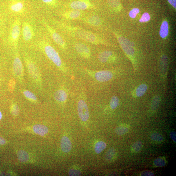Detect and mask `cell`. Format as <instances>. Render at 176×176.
I'll return each mask as SVG.
<instances>
[{
	"label": "cell",
	"instance_id": "cell-1",
	"mask_svg": "<svg viewBox=\"0 0 176 176\" xmlns=\"http://www.w3.org/2000/svg\"><path fill=\"white\" fill-rule=\"evenodd\" d=\"M60 26L68 35L81 40L97 45L104 44L96 34L79 27L73 26L64 23H60Z\"/></svg>",
	"mask_w": 176,
	"mask_h": 176
},
{
	"label": "cell",
	"instance_id": "cell-2",
	"mask_svg": "<svg viewBox=\"0 0 176 176\" xmlns=\"http://www.w3.org/2000/svg\"><path fill=\"white\" fill-rule=\"evenodd\" d=\"M44 50L49 59L60 69L66 72V69L58 53L52 46L47 42L44 45Z\"/></svg>",
	"mask_w": 176,
	"mask_h": 176
},
{
	"label": "cell",
	"instance_id": "cell-3",
	"mask_svg": "<svg viewBox=\"0 0 176 176\" xmlns=\"http://www.w3.org/2000/svg\"><path fill=\"white\" fill-rule=\"evenodd\" d=\"M82 70L94 80L100 82H105L111 80L114 77L113 72L108 70L92 71L86 68Z\"/></svg>",
	"mask_w": 176,
	"mask_h": 176
},
{
	"label": "cell",
	"instance_id": "cell-4",
	"mask_svg": "<svg viewBox=\"0 0 176 176\" xmlns=\"http://www.w3.org/2000/svg\"><path fill=\"white\" fill-rule=\"evenodd\" d=\"M79 97V99L77 105L78 115L82 121L86 122L89 119L90 114L86 102L85 92H82Z\"/></svg>",
	"mask_w": 176,
	"mask_h": 176
},
{
	"label": "cell",
	"instance_id": "cell-5",
	"mask_svg": "<svg viewBox=\"0 0 176 176\" xmlns=\"http://www.w3.org/2000/svg\"><path fill=\"white\" fill-rule=\"evenodd\" d=\"M68 7L72 9L82 11L96 9V7L90 0H75L69 3Z\"/></svg>",
	"mask_w": 176,
	"mask_h": 176
},
{
	"label": "cell",
	"instance_id": "cell-6",
	"mask_svg": "<svg viewBox=\"0 0 176 176\" xmlns=\"http://www.w3.org/2000/svg\"><path fill=\"white\" fill-rule=\"evenodd\" d=\"M45 25L53 40L57 45L63 50H65L67 47L66 43L60 34L46 22L45 23Z\"/></svg>",
	"mask_w": 176,
	"mask_h": 176
},
{
	"label": "cell",
	"instance_id": "cell-7",
	"mask_svg": "<svg viewBox=\"0 0 176 176\" xmlns=\"http://www.w3.org/2000/svg\"><path fill=\"white\" fill-rule=\"evenodd\" d=\"M20 33V22L16 20L13 24L9 36V41L15 46L17 45Z\"/></svg>",
	"mask_w": 176,
	"mask_h": 176
},
{
	"label": "cell",
	"instance_id": "cell-8",
	"mask_svg": "<svg viewBox=\"0 0 176 176\" xmlns=\"http://www.w3.org/2000/svg\"><path fill=\"white\" fill-rule=\"evenodd\" d=\"M74 47L78 54L83 58L89 59L91 58V51L90 48L86 44L78 42L75 43Z\"/></svg>",
	"mask_w": 176,
	"mask_h": 176
},
{
	"label": "cell",
	"instance_id": "cell-9",
	"mask_svg": "<svg viewBox=\"0 0 176 176\" xmlns=\"http://www.w3.org/2000/svg\"><path fill=\"white\" fill-rule=\"evenodd\" d=\"M84 11L72 9L70 10L64 12L62 13V17L68 20H75L81 19L84 16Z\"/></svg>",
	"mask_w": 176,
	"mask_h": 176
},
{
	"label": "cell",
	"instance_id": "cell-10",
	"mask_svg": "<svg viewBox=\"0 0 176 176\" xmlns=\"http://www.w3.org/2000/svg\"><path fill=\"white\" fill-rule=\"evenodd\" d=\"M81 20L88 25L94 28H99L102 24L101 19L96 14H90L84 16Z\"/></svg>",
	"mask_w": 176,
	"mask_h": 176
},
{
	"label": "cell",
	"instance_id": "cell-11",
	"mask_svg": "<svg viewBox=\"0 0 176 176\" xmlns=\"http://www.w3.org/2000/svg\"><path fill=\"white\" fill-rule=\"evenodd\" d=\"M13 71L15 75L17 78H21L24 75L23 65L18 53L15 58L13 63Z\"/></svg>",
	"mask_w": 176,
	"mask_h": 176
},
{
	"label": "cell",
	"instance_id": "cell-12",
	"mask_svg": "<svg viewBox=\"0 0 176 176\" xmlns=\"http://www.w3.org/2000/svg\"><path fill=\"white\" fill-rule=\"evenodd\" d=\"M99 61L102 63H106L114 60L113 52L110 51H105L100 52L97 56Z\"/></svg>",
	"mask_w": 176,
	"mask_h": 176
},
{
	"label": "cell",
	"instance_id": "cell-13",
	"mask_svg": "<svg viewBox=\"0 0 176 176\" xmlns=\"http://www.w3.org/2000/svg\"><path fill=\"white\" fill-rule=\"evenodd\" d=\"M118 40L121 46L127 54L132 56L134 55V51L129 42L125 41L124 38L121 37H118Z\"/></svg>",
	"mask_w": 176,
	"mask_h": 176
},
{
	"label": "cell",
	"instance_id": "cell-14",
	"mask_svg": "<svg viewBox=\"0 0 176 176\" xmlns=\"http://www.w3.org/2000/svg\"><path fill=\"white\" fill-rule=\"evenodd\" d=\"M53 97L57 101L61 103L64 102L68 99V91L65 88H61L55 92Z\"/></svg>",
	"mask_w": 176,
	"mask_h": 176
},
{
	"label": "cell",
	"instance_id": "cell-15",
	"mask_svg": "<svg viewBox=\"0 0 176 176\" xmlns=\"http://www.w3.org/2000/svg\"><path fill=\"white\" fill-rule=\"evenodd\" d=\"M23 35L24 41H28L31 40L33 35L32 29L28 23L24 22L23 25Z\"/></svg>",
	"mask_w": 176,
	"mask_h": 176
},
{
	"label": "cell",
	"instance_id": "cell-16",
	"mask_svg": "<svg viewBox=\"0 0 176 176\" xmlns=\"http://www.w3.org/2000/svg\"><path fill=\"white\" fill-rule=\"evenodd\" d=\"M27 65L29 72L33 79L37 80L40 79V73L36 66L33 62L28 61H27Z\"/></svg>",
	"mask_w": 176,
	"mask_h": 176
},
{
	"label": "cell",
	"instance_id": "cell-17",
	"mask_svg": "<svg viewBox=\"0 0 176 176\" xmlns=\"http://www.w3.org/2000/svg\"><path fill=\"white\" fill-rule=\"evenodd\" d=\"M61 148L62 151L65 153L69 152L72 148L70 140L66 136H64L61 141Z\"/></svg>",
	"mask_w": 176,
	"mask_h": 176
},
{
	"label": "cell",
	"instance_id": "cell-18",
	"mask_svg": "<svg viewBox=\"0 0 176 176\" xmlns=\"http://www.w3.org/2000/svg\"><path fill=\"white\" fill-rule=\"evenodd\" d=\"M34 133L41 136H43L48 132V129L46 127L42 125H36L33 127Z\"/></svg>",
	"mask_w": 176,
	"mask_h": 176
},
{
	"label": "cell",
	"instance_id": "cell-19",
	"mask_svg": "<svg viewBox=\"0 0 176 176\" xmlns=\"http://www.w3.org/2000/svg\"><path fill=\"white\" fill-rule=\"evenodd\" d=\"M167 58L166 56H163L161 59L160 62V72L161 75L164 76L167 72Z\"/></svg>",
	"mask_w": 176,
	"mask_h": 176
},
{
	"label": "cell",
	"instance_id": "cell-20",
	"mask_svg": "<svg viewBox=\"0 0 176 176\" xmlns=\"http://www.w3.org/2000/svg\"><path fill=\"white\" fill-rule=\"evenodd\" d=\"M24 8L23 3L20 2L12 3L9 6V8L13 12L20 13L23 10Z\"/></svg>",
	"mask_w": 176,
	"mask_h": 176
},
{
	"label": "cell",
	"instance_id": "cell-21",
	"mask_svg": "<svg viewBox=\"0 0 176 176\" xmlns=\"http://www.w3.org/2000/svg\"><path fill=\"white\" fill-rule=\"evenodd\" d=\"M169 33V25L167 21H164L160 27V35L161 38H164L167 36Z\"/></svg>",
	"mask_w": 176,
	"mask_h": 176
},
{
	"label": "cell",
	"instance_id": "cell-22",
	"mask_svg": "<svg viewBox=\"0 0 176 176\" xmlns=\"http://www.w3.org/2000/svg\"><path fill=\"white\" fill-rule=\"evenodd\" d=\"M148 87L145 84H142L139 86L136 90L135 94L137 97H141L144 95L147 90Z\"/></svg>",
	"mask_w": 176,
	"mask_h": 176
},
{
	"label": "cell",
	"instance_id": "cell-23",
	"mask_svg": "<svg viewBox=\"0 0 176 176\" xmlns=\"http://www.w3.org/2000/svg\"><path fill=\"white\" fill-rule=\"evenodd\" d=\"M122 125L117 127L115 130L116 134L118 135L122 136L128 133L129 129L128 125Z\"/></svg>",
	"mask_w": 176,
	"mask_h": 176
},
{
	"label": "cell",
	"instance_id": "cell-24",
	"mask_svg": "<svg viewBox=\"0 0 176 176\" xmlns=\"http://www.w3.org/2000/svg\"><path fill=\"white\" fill-rule=\"evenodd\" d=\"M160 101V97L159 96H156L154 97L152 101L150 107V109L152 112H155L158 108Z\"/></svg>",
	"mask_w": 176,
	"mask_h": 176
},
{
	"label": "cell",
	"instance_id": "cell-25",
	"mask_svg": "<svg viewBox=\"0 0 176 176\" xmlns=\"http://www.w3.org/2000/svg\"><path fill=\"white\" fill-rule=\"evenodd\" d=\"M116 154V151L115 148H111L109 149L106 153L105 160L107 161L110 162L115 157Z\"/></svg>",
	"mask_w": 176,
	"mask_h": 176
},
{
	"label": "cell",
	"instance_id": "cell-26",
	"mask_svg": "<svg viewBox=\"0 0 176 176\" xmlns=\"http://www.w3.org/2000/svg\"><path fill=\"white\" fill-rule=\"evenodd\" d=\"M17 156L19 160L22 162H26L29 159V155L25 151L20 150L17 153Z\"/></svg>",
	"mask_w": 176,
	"mask_h": 176
},
{
	"label": "cell",
	"instance_id": "cell-27",
	"mask_svg": "<svg viewBox=\"0 0 176 176\" xmlns=\"http://www.w3.org/2000/svg\"><path fill=\"white\" fill-rule=\"evenodd\" d=\"M143 144L141 141H136L131 146V151L134 153H138L141 150Z\"/></svg>",
	"mask_w": 176,
	"mask_h": 176
},
{
	"label": "cell",
	"instance_id": "cell-28",
	"mask_svg": "<svg viewBox=\"0 0 176 176\" xmlns=\"http://www.w3.org/2000/svg\"><path fill=\"white\" fill-rule=\"evenodd\" d=\"M106 144L104 141H100L98 142L95 145V150L97 154L101 153L106 148Z\"/></svg>",
	"mask_w": 176,
	"mask_h": 176
},
{
	"label": "cell",
	"instance_id": "cell-29",
	"mask_svg": "<svg viewBox=\"0 0 176 176\" xmlns=\"http://www.w3.org/2000/svg\"><path fill=\"white\" fill-rule=\"evenodd\" d=\"M119 99L118 97L116 96H112L111 99L110 106L112 109H116L119 105Z\"/></svg>",
	"mask_w": 176,
	"mask_h": 176
},
{
	"label": "cell",
	"instance_id": "cell-30",
	"mask_svg": "<svg viewBox=\"0 0 176 176\" xmlns=\"http://www.w3.org/2000/svg\"><path fill=\"white\" fill-rule=\"evenodd\" d=\"M23 94L28 99L32 101H36L37 98L36 95L32 92L28 90H24Z\"/></svg>",
	"mask_w": 176,
	"mask_h": 176
},
{
	"label": "cell",
	"instance_id": "cell-31",
	"mask_svg": "<svg viewBox=\"0 0 176 176\" xmlns=\"http://www.w3.org/2000/svg\"><path fill=\"white\" fill-rule=\"evenodd\" d=\"M166 164L165 159L162 158H159L155 159L154 161V164L156 167H163Z\"/></svg>",
	"mask_w": 176,
	"mask_h": 176
},
{
	"label": "cell",
	"instance_id": "cell-32",
	"mask_svg": "<svg viewBox=\"0 0 176 176\" xmlns=\"http://www.w3.org/2000/svg\"><path fill=\"white\" fill-rule=\"evenodd\" d=\"M151 138L152 140L156 142H160L163 140V136L158 133H155L152 134Z\"/></svg>",
	"mask_w": 176,
	"mask_h": 176
},
{
	"label": "cell",
	"instance_id": "cell-33",
	"mask_svg": "<svg viewBox=\"0 0 176 176\" xmlns=\"http://www.w3.org/2000/svg\"><path fill=\"white\" fill-rule=\"evenodd\" d=\"M150 19L149 14L148 13H145L142 16L141 18L139 20V22L141 23L147 22Z\"/></svg>",
	"mask_w": 176,
	"mask_h": 176
},
{
	"label": "cell",
	"instance_id": "cell-34",
	"mask_svg": "<svg viewBox=\"0 0 176 176\" xmlns=\"http://www.w3.org/2000/svg\"><path fill=\"white\" fill-rule=\"evenodd\" d=\"M140 12V10L138 8H134L132 9L129 13L130 16L132 18H135Z\"/></svg>",
	"mask_w": 176,
	"mask_h": 176
},
{
	"label": "cell",
	"instance_id": "cell-35",
	"mask_svg": "<svg viewBox=\"0 0 176 176\" xmlns=\"http://www.w3.org/2000/svg\"><path fill=\"white\" fill-rule=\"evenodd\" d=\"M11 112L12 114L15 116H17L19 113L18 107L16 105H13L11 108Z\"/></svg>",
	"mask_w": 176,
	"mask_h": 176
},
{
	"label": "cell",
	"instance_id": "cell-36",
	"mask_svg": "<svg viewBox=\"0 0 176 176\" xmlns=\"http://www.w3.org/2000/svg\"><path fill=\"white\" fill-rule=\"evenodd\" d=\"M70 176H79L81 174V171L76 169H71L68 172Z\"/></svg>",
	"mask_w": 176,
	"mask_h": 176
},
{
	"label": "cell",
	"instance_id": "cell-37",
	"mask_svg": "<svg viewBox=\"0 0 176 176\" xmlns=\"http://www.w3.org/2000/svg\"><path fill=\"white\" fill-rule=\"evenodd\" d=\"M41 1L43 3L51 6H54L56 2V0H41Z\"/></svg>",
	"mask_w": 176,
	"mask_h": 176
},
{
	"label": "cell",
	"instance_id": "cell-38",
	"mask_svg": "<svg viewBox=\"0 0 176 176\" xmlns=\"http://www.w3.org/2000/svg\"><path fill=\"white\" fill-rule=\"evenodd\" d=\"M141 176H154V174L150 171L145 170L141 172Z\"/></svg>",
	"mask_w": 176,
	"mask_h": 176
},
{
	"label": "cell",
	"instance_id": "cell-39",
	"mask_svg": "<svg viewBox=\"0 0 176 176\" xmlns=\"http://www.w3.org/2000/svg\"><path fill=\"white\" fill-rule=\"evenodd\" d=\"M170 138L173 141L176 143V135L175 132L172 131L170 133Z\"/></svg>",
	"mask_w": 176,
	"mask_h": 176
},
{
	"label": "cell",
	"instance_id": "cell-40",
	"mask_svg": "<svg viewBox=\"0 0 176 176\" xmlns=\"http://www.w3.org/2000/svg\"><path fill=\"white\" fill-rule=\"evenodd\" d=\"M15 81L14 80L12 79L10 82L9 87L11 89V90H13L15 86Z\"/></svg>",
	"mask_w": 176,
	"mask_h": 176
},
{
	"label": "cell",
	"instance_id": "cell-41",
	"mask_svg": "<svg viewBox=\"0 0 176 176\" xmlns=\"http://www.w3.org/2000/svg\"><path fill=\"white\" fill-rule=\"evenodd\" d=\"M168 1L171 6L176 9V0H168Z\"/></svg>",
	"mask_w": 176,
	"mask_h": 176
},
{
	"label": "cell",
	"instance_id": "cell-42",
	"mask_svg": "<svg viewBox=\"0 0 176 176\" xmlns=\"http://www.w3.org/2000/svg\"><path fill=\"white\" fill-rule=\"evenodd\" d=\"M3 26V20L2 16L0 13V31L2 28Z\"/></svg>",
	"mask_w": 176,
	"mask_h": 176
},
{
	"label": "cell",
	"instance_id": "cell-43",
	"mask_svg": "<svg viewBox=\"0 0 176 176\" xmlns=\"http://www.w3.org/2000/svg\"><path fill=\"white\" fill-rule=\"evenodd\" d=\"M6 143V140L3 138L0 137V145H4Z\"/></svg>",
	"mask_w": 176,
	"mask_h": 176
},
{
	"label": "cell",
	"instance_id": "cell-44",
	"mask_svg": "<svg viewBox=\"0 0 176 176\" xmlns=\"http://www.w3.org/2000/svg\"><path fill=\"white\" fill-rule=\"evenodd\" d=\"M2 117V112L1 111H0V120H1Z\"/></svg>",
	"mask_w": 176,
	"mask_h": 176
},
{
	"label": "cell",
	"instance_id": "cell-45",
	"mask_svg": "<svg viewBox=\"0 0 176 176\" xmlns=\"http://www.w3.org/2000/svg\"><path fill=\"white\" fill-rule=\"evenodd\" d=\"M13 1H16V0H12Z\"/></svg>",
	"mask_w": 176,
	"mask_h": 176
}]
</instances>
